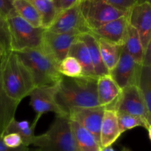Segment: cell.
<instances>
[{"instance_id": "1", "label": "cell", "mask_w": 151, "mask_h": 151, "mask_svg": "<svg viewBox=\"0 0 151 151\" xmlns=\"http://www.w3.org/2000/svg\"><path fill=\"white\" fill-rule=\"evenodd\" d=\"M95 77L68 78L62 75L56 96L57 103L67 114L72 108L99 106Z\"/></svg>"}, {"instance_id": "2", "label": "cell", "mask_w": 151, "mask_h": 151, "mask_svg": "<svg viewBox=\"0 0 151 151\" xmlns=\"http://www.w3.org/2000/svg\"><path fill=\"white\" fill-rule=\"evenodd\" d=\"M0 75L7 95L19 103L35 88L29 69L15 52L5 53L0 66Z\"/></svg>"}, {"instance_id": "3", "label": "cell", "mask_w": 151, "mask_h": 151, "mask_svg": "<svg viewBox=\"0 0 151 151\" xmlns=\"http://www.w3.org/2000/svg\"><path fill=\"white\" fill-rule=\"evenodd\" d=\"M16 53L29 69L35 87L52 86L60 82L62 75L58 66L39 49H27Z\"/></svg>"}, {"instance_id": "4", "label": "cell", "mask_w": 151, "mask_h": 151, "mask_svg": "<svg viewBox=\"0 0 151 151\" xmlns=\"http://www.w3.org/2000/svg\"><path fill=\"white\" fill-rule=\"evenodd\" d=\"M33 145L36 151H78L68 116L56 115L48 131L36 136Z\"/></svg>"}, {"instance_id": "5", "label": "cell", "mask_w": 151, "mask_h": 151, "mask_svg": "<svg viewBox=\"0 0 151 151\" xmlns=\"http://www.w3.org/2000/svg\"><path fill=\"white\" fill-rule=\"evenodd\" d=\"M11 51L17 52L27 49H39L46 29L35 27L17 13L7 18Z\"/></svg>"}, {"instance_id": "6", "label": "cell", "mask_w": 151, "mask_h": 151, "mask_svg": "<svg viewBox=\"0 0 151 151\" xmlns=\"http://www.w3.org/2000/svg\"><path fill=\"white\" fill-rule=\"evenodd\" d=\"M78 7L90 31L127 14L106 0H78Z\"/></svg>"}, {"instance_id": "7", "label": "cell", "mask_w": 151, "mask_h": 151, "mask_svg": "<svg viewBox=\"0 0 151 151\" xmlns=\"http://www.w3.org/2000/svg\"><path fill=\"white\" fill-rule=\"evenodd\" d=\"M78 35L72 33H56L45 29L39 50L58 66L69 54Z\"/></svg>"}, {"instance_id": "8", "label": "cell", "mask_w": 151, "mask_h": 151, "mask_svg": "<svg viewBox=\"0 0 151 151\" xmlns=\"http://www.w3.org/2000/svg\"><path fill=\"white\" fill-rule=\"evenodd\" d=\"M117 114H128L141 116L151 123V112L147 109L142 96L136 85H131L122 89L120 95L112 105Z\"/></svg>"}, {"instance_id": "9", "label": "cell", "mask_w": 151, "mask_h": 151, "mask_svg": "<svg viewBox=\"0 0 151 151\" xmlns=\"http://www.w3.org/2000/svg\"><path fill=\"white\" fill-rule=\"evenodd\" d=\"M59 89V83L52 86L35 87L29 97V105L37 114L36 118L40 119L44 114L53 112L56 115L68 116L57 103L56 96Z\"/></svg>"}, {"instance_id": "10", "label": "cell", "mask_w": 151, "mask_h": 151, "mask_svg": "<svg viewBox=\"0 0 151 151\" xmlns=\"http://www.w3.org/2000/svg\"><path fill=\"white\" fill-rule=\"evenodd\" d=\"M46 29L56 33H72L78 35L90 32L80 11L78 1L73 7L58 12L50 26Z\"/></svg>"}, {"instance_id": "11", "label": "cell", "mask_w": 151, "mask_h": 151, "mask_svg": "<svg viewBox=\"0 0 151 151\" xmlns=\"http://www.w3.org/2000/svg\"><path fill=\"white\" fill-rule=\"evenodd\" d=\"M128 24L135 28L141 39L144 50L151 43V4L139 2L127 13Z\"/></svg>"}, {"instance_id": "12", "label": "cell", "mask_w": 151, "mask_h": 151, "mask_svg": "<svg viewBox=\"0 0 151 151\" xmlns=\"http://www.w3.org/2000/svg\"><path fill=\"white\" fill-rule=\"evenodd\" d=\"M106 107L72 108L68 112L69 119L77 122L86 130L89 131L100 142V128Z\"/></svg>"}, {"instance_id": "13", "label": "cell", "mask_w": 151, "mask_h": 151, "mask_svg": "<svg viewBox=\"0 0 151 151\" xmlns=\"http://www.w3.org/2000/svg\"><path fill=\"white\" fill-rule=\"evenodd\" d=\"M140 66L141 65L134 61L123 47L119 60L109 72V75L120 89H123L129 86H137Z\"/></svg>"}, {"instance_id": "14", "label": "cell", "mask_w": 151, "mask_h": 151, "mask_svg": "<svg viewBox=\"0 0 151 151\" xmlns=\"http://www.w3.org/2000/svg\"><path fill=\"white\" fill-rule=\"evenodd\" d=\"M128 26L126 14L92 29L89 33L96 39H103L123 46L126 39Z\"/></svg>"}, {"instance_id": "15", "label": "cell", "mask_w": 151, "mask_h": 151, "mask_svg": "<svg viewBox=\"0 0 151 151\" xmlns=\"http://www.w3.org/2000/svg\"><path fill=\"white\" fill-rule=\"evenodd\" d=\"M121 135L117 112L113 109L106 108L100 128V145L102 147L111 146Z\"/></svg>"}, {"instance_id": "16", "label": "cell", "mask_w": 151, "mask_h": 151, "mask_svg": "<svg viewBox=\"0 0 151 151\" xmlns=\"http://www.w3.org/2000/svg\"><path fill=\"white\" fill-rule=\"evenodd\" d=\"M122 89L114 82L110 75L97 78V93L100 106L111 107L120 95Z\"/></svg>"}, {"instance_id": "17", "label": "cell", "mask_w": 151, "mask_h": 151, "mask_svg": "<svg viewBox=\"0 0 151 151\" xmlns=\"http://www.w3.org/2000/svg\"><path fill=\"white\" fill-rule=\"evenodd\" d=\"M19 102L10 98L2 86L0 75V137L3 138L10 122L15 119Z\"/></svg>"}, {"instance_id": "18", "label": "cell", "mask_w": 151, "mask_h": 151, "mask_svg": "<svg viewBox=\"0 0 151 151\" xmlns=\"http://www.w3.org/2000/svg\"><path fill=\"white\" fill-rule=\"evenodd\" d=\"M71 129L74 141L78 151H100V143L87 130L78 125L77 122L70 120Z\"/></svg>"}, {"instance_id": "19", "label": "cell", "mask_w": 151, "mask_h": 151, "mask_svg": "<svg viewBox=\"0 0 151 151\" xmlns=\"http://www.w3.org/2000/svg\"><path fill=\"white\" fill-rule=\"evenodd\" d=\"M78 38L83 41L88 48L96 77L98 78L103 75H109V70L102 59L97 40L90 33L81 34L78 35Z\"/></svg>"}, {"instance_id": "20", "label": "cell", "mask_w": 151, "mask_h": 151, "mask_svg": "<svg viewBox=\"0 0 151 151\" xmlns=\"http://www.w3.org/2000/svg\"><path fill=\"white\" fill-rule=\"evenodd\" d=\"M68 55L72 56L78 60L82 66L84 76L97 78L94 73L89 52L83 41L78 38V39L73 43L71 47Z\"/></svg>"}, {"instance_id": "21", "label": "cell", "mask_w": 151, "mask_h": 151, "mask_svg": "<svg viewBox=\"0 0 151 151\" xmlns=\"http://www.w3.org/2000/svg\"><path fill=\"white\" fill-rule=\"evenodd\" d=\"M38 120L39 119L35 118L32 125H30L28 121H18L15 118L8 125L4 136L9 133H16L22 137V145L28 147L30 145H33L35 140L36 136L34 134V131Z\"/></svg>"}, {"instance_id": "22", "label": "cell", "mask_w": 151, "mask_h": 151, "mask_svg": "<svg viewBox=\"0 0 151 151\" xmlns=\"http://www.w3.org/2000/svg\"><path fill=\"white\" fill-rule=\"evenodd\" d=\"M123 47L134 61L137 64L142 65L145 52L144 48L138 32L136 30L135 28L130 25L128 26V33Z\"/></svg>"}, {"instance_id": "23", "label": "cell", "mask_w": 151, "mask_h": 151, "mask_svg": "<svg viewBox=\"0 0 151 151\" xmlns=\"http://www.w3.org/2000/svg\"><path fill=\"white\" fill-rule=\"evenodd\" d=\"M97 40L103 63L109 72H110L119 60L123 46L118 45L103 39Z\"/></svg>"}, {"instance_id": "24", "label": "cell", "mask_w": 151, "mask_h": 151, "mask_svg": "<svg viewBox=\"0 0 151 151\" xmlns=\"http://www.w3.org/2000/svg\"><path fill=\"white\" fill-rule=\"evenodd\" d=\"M13 7L24 20L35 27H42L41 17L29 0H14Z\"/></svg>"}, {"instance_id": "25", "label": "cell", "mask_w": 151, "mask_h": 151, "mask_svg": "<svg viewBox=\"0 0 151 151\" xmlns=\"http://www.w3.org/2000/svg\"><path fill=\"white\" fill-rule=\"evenodd\" d=\"M39 14L41 20V27L47 29L57 15L54 0H29Z\"/></svg>"}, {"instance_id": "26", "label": "cell", "mask_w": 151, "mask_h": 151, "mask_svg": "<svg viewBox=\"0 0 151 151\" xmlns=\"http://www.w3.org/2000/svg\"><path fill=\"white\" fill-rule=\"evenodd\" d=\"M147 109L151 112V66L141 65L137 82Z\"/></svg>"}, {"instance_id": "27", "label": "cell", "mask_w": 151, "mask_h": 151, "mask_svg": "<svg viewBox=\"0 0 151 151\" xmlns=\"http://www.w3.org/2000/svg\"><path fill=\"white\" fill-rule=\"evenodd\" d=\"M118 114V124L119 130L122 134L128 130H131L137 127H143L148 131L149 137L150 139L151 134V123L147 119L141 116H134V115L128 114Z\"/></svg>"}, {"instance_id": "28", "label": "cell", "mask_w": 151, "mask_h": 151, "mask_svg": "<svg viewBox=\"0 0 151 151\" xmlns=\"http://www.w3.org/2000/svg\"><path fill=\"white\" fill-rule=\"evenodd\" d=\"M60 75L68 78H81L84 76L83 68L77 59L72 56L65 58L58 65Z\"/></svg>"}, {"instance_id": "29", "label": "cell", "mask_w": 151, "mask_h": 151, "mask_svg": "<svg viewBox=\"0 0 151 151\" xmlns=\"http://www.w3.org/2000/svg\"><path fill=\"white\" fill-rule=\"evenodd\" d=\"M0 45L4 48L5 52L11 51L10 38L7 19L0 15Z\"/></svg>"}, {"instance_id": "30", "label": "cell", "mask_w": 151, "mask_h": 151, "mask_svg": "<svg viewBox=\"0 0 151 151\" xmlns=\"http://www.w3.org/2000/svg\"><path fill=\"white\" fill-rule=\"evenodd\" d=\"M106 1L117 10L126 13L131 7L139 3V0H106Z\"/></svg>"}, {"instance_id": "31", "label": "cell", "mask_w": 151, "mask_h": 151, "mask_svg": "<svg viewBox=\"0 0 151 151\" xmlns=\"http://www.w3.org/2000/svg\"><path fill=\"white\" fill-rule=\"evenodd\" d=\"M2 140L4 144L10 148H16L23 145L22 137L16 133H9L5 134L3 137Z\"/></svg>"}, {"instance_id": "32", "label": "cell", "mask_w": 151, "mask_h": 151, "mask_svg": "<svg viewBox=\"0 0 151 151\" xmlns=\"http://www.w3.org/2000/svg\"><path fill=\"white\" fill-rule=\"evenodd\" d=\"M13 1L14 0H0V15L3 17L7 19L16 13L13 7Z\"/></svg>"}, {"instance_id": "33", "label": "cell", "mask_w": 151, "mask_h": 151, "mask_svg": "<svg viewBox=\"0 0 151 151\" xmlns=\"http://www.w3.org/2000/svg\"><path fill=\"white\" fill-rule=\"evenodd\" d=\"M55 7L57 9L58 13L62 10H66L78 3V0H54Z\"/></svg>"}, {"instance_id": "34", "label": "cell", "mask_w": 151, "mask_h": 151, "mask_svg": "<svg viewBox=\"0 0 151 151\" xmlns=\"http://www.w3.org/2000/svg\"><path fill=\"white\" fill-rule=\"evenodd\" d=\"M142 65L145 66H151V43L145 50Z\"/></svg>"}, {"instance_id": "35", "label": "cell", "mask_w": 151, "mask_h": 151, "mask_svg": "<svg viewBox=\"0 0 151 151\" xmlns=\"http://www.w3.org/2000/svg\"><path fill=\"white\" fill-rule=\"evenodd\" d=\"M0 151H29L28 147L22 145L16 148H10L7 147L3 142L2 138L0 137Z\"/></svg>"}, {"instance_id": "36", "label": "cell", "mask_w": 151, "mask_h": 151, "mask_svg": "<svg viewBox=\"0 0 151 151\" xmlns=\"http://www.w3.org/2000/svg\"><path fill=\"white\" fill-rule=\"evenodd\" d=\"M5 51H4V48L0 45V66H1V62H2L3 58H4V56L5 55Z\"/></svg>"}, {"instance_id": "37", "label": "cell", "mask_w": 151, "mask_h": 151, "mask_svg": "<svg viewBox=\"0 0 151 151\" xmlns=\"http://www.w3.org/2000/svg\"><path fill=\"white\" fill-rule=\"evenodd\" d=\"M100 151H115L114 150L113 147L111 146H109V147H102L101 150Z\"/></svg>"}, {"instance_id": "38", "label": "cell", "mask_w": 151, "mask_h": 151, "mask_svg": "<svg viewBox=\"0 0 151 151\" xmlns=\"http://www.w3.org/2000/svg\"><path fill=\"white\" fill-rule=\"evenodd\" d=\"M145 1H149V2H150V0H139V2H145Z\"/></svg>"}, {"instance_id": "39", "label": "cell", "mask_w": 151, "mask_h": 151, "mask_svg": "<svg viewBox=\"0 0 151 151\" xmlns=\"http://www.w3.org/2000/svg\"><path fill=\"white\" fill-rule=\"evenodd\" d=\"M34 151H36V150H34Z\"/></svg>"}]
</instances>
